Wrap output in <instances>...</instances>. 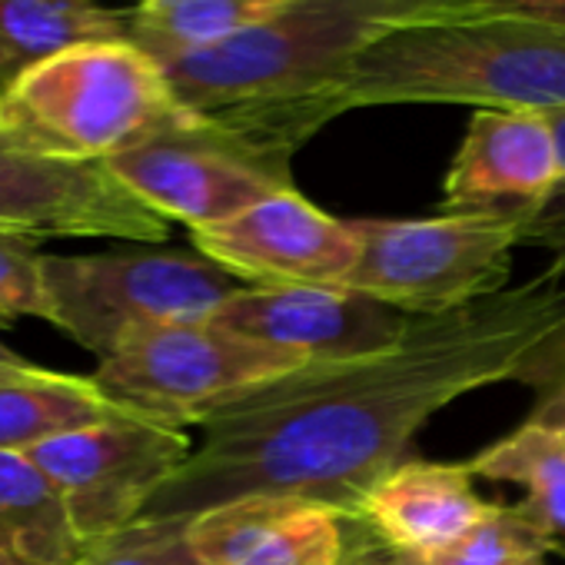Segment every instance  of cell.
<instances>
[{
  "mask_svg": "<svg viewBox=\"0 0 565 565\" xmlns=\"http://www.w3.org/2000/svg\"><path fill=\"white\" fill-rule=\"evenodd\" d=\"M565 183L552 117L476 110L443 183L446 213L539 216Z\"/></svg>",
  "mask_w": 565,
  "mask_h": 565,
  "instance_id": "cell-13",
  "label": "cell"
},
{
  "mask_svg": "<svg viewBox=\"0 0 565 565\" xmlns=\"http://www.w3.org/2000/svg\"><path fill=\"white\" fill-rule=\"evenodd\" d=\"M0 552L38 565H77L87 552L54 482L28 452H0Z\"/></svg>",
  "mask_w": 565,
  "mask_h": 565,
  "instance_id": "cell-18",
  "label": "cell"
},
{
  "mask_svg": "<svg viewBox=\"0 0 565 565\" xmlns=\"http://www.w3.org/2000/svg\"><path fill=\"white\" fill-rule=\"evenodd\" d=\"M134 416L90 376L44 370L41 376L0 386V452H31L57 436Z\"/></svg>",
  "mask_w": 565,
  "mask_h": 565,
  "instance_id": "cell-17",
  "label": "cell"
},
{
  "mask_svg": "<svg viewBox=\"0 0 565 565\" xmlns=\"http://www.w3.org/2000/svg\"><path fill=\"white\" fill-rule=\"evenodd\" d=\"M565 353V249L519 287L439 317L356 360L310 363L210 416L147 515H200L249 495L307 499L356 519L413 436L459 396L542 386Z\"/></svg>",
  "mask_w": 565,
  "mask_h": 565,
  "instance_id": "cell-1",
  "label": "cell"
},
{
  "mask_svg": "<svg viewBox=\"0 0 565 565\" xmlns=\"http://www.w3.org/2000/svg\"><path fill=\"white\" fill-rule=\"evenodd\" d=\"M552 127H555V137H558V153H562V173H565V114H555V117H552Z\"/></svg>",
  "mask_w": 565,
  "mask_h": 565,
  "instance_id": "cell-29",
  "label": "cell"
},
{
  "mask_svg": "<svg viewBox=\"0 0 565 565\" xmlns=\"http://www.w3.org/2000/svg\"><path fill=\"white\" fill-rule=\"evenodd\" d=\"M190 243L249 287H340L360 256L353 223L330 216L297 186L190 230Z\"/></svg>",
  "mask_w": 565,
  "mask_h": 565,
  "instance_id": "cell-11",
  "label": "cell"
},
{
  "mask_svg": "<svg viewBox=\"0 0 565 565\" xmlns=\"http://www.w3.org/2000/svg\"><path fill=\"white\" fill-rule=\"evenodd\" d=\"M532 213H446L426 220H350L356 266L340 287L409 317H439L505 290L512 249Z\"/></svg>",
  "mask_w": 565,
  "mask_h": 565,
  "instance_id": "cell-6",
  "label": "cell"
},
{
  "mask_svg": "<svg viewBox=\"0 0 565 565\" xmlns=\"http://www.w3.org/2000/svg\"><path fill=\"white\" fill-rule=\"evenodd\" d=\"M0 565H38V562H28V558H18V555H4V552H0Z\"/></svg>",
  "mask_w": 565,
  "mask_h": 565,
  "instance_id": "cell-30",
  "label": "cell"
},
{
  "mask_svg": "<svg viewBox=\"0 0 565 565\" xmlns=\"http://www.w3.org/2000/svg\"><path fill=\"white\" fill-rule=\"evenodd\" d=\"M409 14L413 0H294L226 41L157 64L186 114L290 167L340 117L333 94L353 57Z\"/></svg>",
  "mask_w": 565,
  "mask_h": 565,
  "instance_id": "cell-2",
  "label": "cell"
},
{
  "mask_svg": "<svg viewBox=\"0 0 565 565\" xmlns=\"http://www.w3.org/2000/svg\"><path fill=\"white\" fill-rule=\"evenodd\" d=\"M77 565H200L190 548L186 515H143L117 535L90 545Z\"/></svg>",
  "mask_w": 565,
  "mask_h": 565,
  "instance_id": "cell-22",
  "label": "cell"
},
{
  "mask_svg": "<svg viewBox=\"0 0 565 565\" xmlns=\"http://www.w3.org/2000/svg\"><path fill=\"white\" fill-rule=\"evenodd\" d=\"M555 196H565V183L558 186ZM525 239H542V243H548V246H555V249L562 253V249H565V210H562V206H558V210L545 206V210L532 220Z\"/></svg>",
  "mask_w": 565,
  "mask_h": 565,
  "instance_id": "cell-27",
  "label": "cell"
},
{
  "mask_svg": "<svg viewBox=\"0 0 565 565\" xmlns=\"http://www.w3.org/2000/svg\"><path fill=\"white\" fill-rule=\"evenodd\" d=\"M190 452L193 443L183 429L124 416L41 443L28 456L54 482L81 542L90 548L143 519Z\"/></svg>",
  "mask_w": 565,
  "mask_h": 565,
  "instance_id": "cell-8",
  "label": "cell"
},
{
  "mask_svg": "<svg viewBox=\"0 0 565 565\" xmlns=\"http://www.w3.org/2000/svg\"><path fill=\"white\" fill-rule=\"evenodd\" d=\"M41 287L47 323L104 363L147 330L210 320L249 282L200 249L130 246L84 256L44 253Z\"/></svg>",
  "mask_w": 565,
  "mask_h": 565,
  "instance_id": "cell-5",
  "label": "cell"
},
{
  "mask_svg": "<svg viewBox=\"0 0 565 565\" xmlns=\"http://www.w3.org/2000/svg\"><path fill=\"white\" fill-rule=\"evenodd\" d=\"M525 423H539V426H552V429L565 433V353L558 356L548 380L539 386L535 406Z\"/></svg>",
  "mask_w": 565,
  "mask_h": 565,
  "instance_id": "cell-26",
  "label": "cell"
},
{
  "mask_svg": "<svg viewBox=\"0 0 565 565\" xmlns=\"http://www.w3.org/2000/svg\"><path fill=\"white\" fill-rule=\"evenodd\" d=\"M472 479L466 462L406 459L376 482L356 519L399 552L433 562L479 532L499 505L486 502Z\"/></svg>",
  "mask_w": 565,
  "mask_h": 565,
  "instance_id": "cell-15",
  "label": "cell"
},
{
  "mask_svg": "<svg viewBox=\"0 0 565 565\" xmlns=\"http://www.w3.org/2000/svg\"><path fill=\"white\" fill-rule=\"evenodd\" d=\"M310 360L239 337L213 320L170 323L134 337L90 380L140 419L186 429Z\"/></svg>",
  "mask_w": 565,
  "mask_h": 565,
  "instance_id": "cell-7",
  "label": "cell"
},
{
  "mask_svg": "<svg viewBox=\"0 0 565 565\" xmlns=\"http://www.w3.org/2000/svg\"><path fill=\"white\" fill-rule=\"evenodd\" d=\"M210 320L310 363H340L399 343L416 317L343 287H246Z\"/></svg>",
  "mask_w": 565,
  "mask_h": 565,
  "instance_id": "cell-12",
  "label": "cell"
},
{
  "mask_svg": "<svg viewBox=\"0 0 565 565\" xmlns=\"http://www.w3.org/2000/svg\"><path fill=\"white\" fill-rule=\"evenodd\" d=\"M107 167L150 210L190 230L216 226L279 190H294L290 167L186 110L150 140L110 157Z\"/></svg>",
  "mask_w": 565,
  "mask_h": 565,
  "instance_id": "cell-9",
  "label": "cell"
},
{
  "mask_svg": "<svg viewBox=\"0 0 565 565\" xmlns=\"http://www.w3.org/2000/svg\"><path fill=\"white\" fill-rule=\"evenodd\" d=\"M426 18H522L565 31V0H413L409 21Z\"/></svg>",
  "mask_w": 565,
  "mask_h": 565,
  "instance_id": "cell-24",
  "label": "cell"
},
{
  "mask_svg": "<svg viewBox=\"0 0 565 565\" xmlns=\"http://www.w3.org/2000/svg\"><path fill=\"white\" fill-rule=\"evenodd\" d=\"M472 476L512 482L525 492L519 502L548 535H565V433L539 423H522L515 433L476 452Z\"/></svg>",
  "mask_w": 565,
  "mask_h": 565,
  "instance_id": "cell-19",
  "label": "cell"
},
{
  "mask_svg": "<svg viewBox=\"0 0 565 565\" xmlns=\"http://www.w3.org/2000/svg\"><path fill=\"white\" fill-rule=\"evenodd\" d=\"M130 18L97 0H0V90L74 47L130 41Z\"/></svg>",
  "mask_w": 565,
  "mask_h": 565,
  "instance_id": "cell-16",
  "label": "cell"
},
{
  "mask_svg": "<svg viewBox=\"0 0 565 565\" xmlns=\"http://www.w3.org/2000/svg\"><path fill=\"white\" fill-rule=\"evenodd\" d=\"M386 104L565 114V31L522 18H426L373 38L343 74L337 114Z\"/></svg>",
  "mask_w": 565,
  "mask_h": 565,
  "instance_id": "cell-3",
  "label": "cell"
},
{
  "mask_svg": "<svg viewBox=\"0 0 565 565\" xmlns=\"http://www.w3.org/2000/svg\"><path fill=\"white\" fill-rule=\"evenodd\" d=\"M340 565H429L409 552H399L386 539H380L366 522L347 519V545Z\"/></svg>",
  "mask_w": 565,
  "mask_h": 565,
  "instance_id": "cell-25",
  "label": "cell"
},
{
  "mask_svg": "<svg viewBox=\"0 0 565 565\" xmlns=\"http://www.w3.org/2000/svg\"><path fill=\"white\" fill-rule=\"evenodd\" d=\"M180 117L157 57L134 41L74 47L0 90V124L64 160L107 163Z\"/></svg>",
  "mask_w": 565,
  "mask_h": 565,
  "instance_id": "cell-4",
  "label": "cell"
},
{
  "mask_svg": "<svg viewBox=\"0 0 565 565\" xmlns=\"http://www.w3.org/2000/svg\"><path fill=\"white\" fill-rule=\"evenodd\" d=\"M41 259L44 253L38 239L0 233V327H11L24 317L47 320Z\"/></svg>",
  "mask_w": 565,
  "mask_h": 565,
  "instance_id": "cell-23",
  "label": "cell"
},
{
  "mask_svg": "<svg viewBox=\"0 0 565 565\" xmlns=\"http://www.w3.org/2000/svg\"><path fill=\"white\" fill-rule=\"evenodd\" d=\"M44 366L18 356L14 350H8L4 343H0V386L4 383H21V380H31V376H41Z\"/></svg>",
  "mask_w": 565,
  "mask_h": 565,
  "instance_id": "cell-28",
  "label": "cell"
},
{
  "mask_svg": "<svg viewBox=\"0 0 565 565\" xmlns=\"http://www.w3.org/2000/svg\"><path fill=\"white\" fill-rule=\"evenodd\" d=\"M294 0H140L130 18V41L150 57H170L226 41Z\"/></svg>",
  "mask_w": 565,
  "mask_h": 565,
  "instance_id": "cell-20",
  "label": "cell"
},
{
  "mask_svg": "<svg viewBox=\"0 0 565 565\" xmlns=\"http://www.w3.org/2000/svg\"><path fill=\"white\" fill-rule=\"evenodd\" d=\"M0 233L104 236L150 246L170 236V220L134 196L104 160L41 153L0 124Z\"/></svg>",
  "mask_w": 565,
  "mask_h": 565,
  "instance_id": "cell-10",
  "label": "cell"
},
{
  "mask_svg": "<svg viewBox=\"0 0 565 565\" xmlns=\"http://www.w3.org/2000/svg\"><path fill=\"white\" fill-rule=\"evenodd\" d=\"M552 548H558V539L548 535L522 505H495L492 519L479 532L429 565H545Z\"/></svg>",
  "mask_w": 565,
  "mask_h": 565,
  "instance_id": "cell-21",
  "label": "cell"
},
{
  "mask_svg": "<svg viewBox=\"0 0 565 565\" xmlns=\"http://www.w3.org/2000/svg\"><path fill=\"white\" fill-rule=\"evenodd\" d=\"M347 519L287 495H249L190 515L200 565H340Z\"/></svg>",
  "mask_w": 565,
  "mask_h": 565,
  "instance_id": "cell-14",
  "label": "cell"
}]
</instances>
